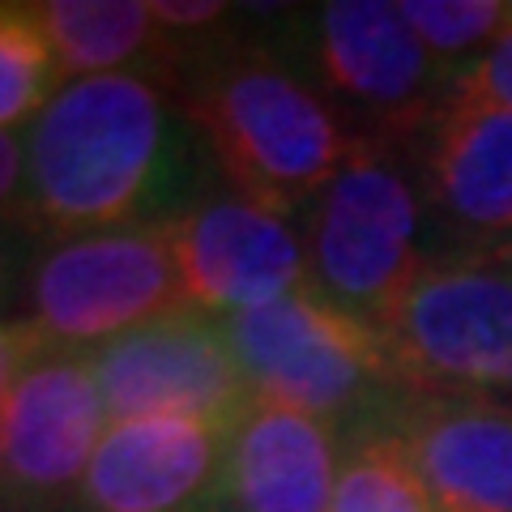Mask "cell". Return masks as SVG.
<instances>
[{
  "instance_id": "6da1fadb",
  "label": "cell",
  "mask_w": 512,
  "mask_h": 512,
  "mask_svg": "<svg viewBox=\"0 0 512 512\" xmlns=\"http://www.w3.org/2000/svg\"><path fill=\"white\" fill-rule=\"evenodd\" d=\"M184 124L146 73L64 82L26 141V222L56 244L188 210Z\"/></svg>"
},
{
  "instance_id": "7a4b0ae2",
  "label": "cell",
  "mask_w": 512,
  "mask_h": 512,
  "mask_svg": "<svg viewBox=\"0 0 512 512\" xmlns=\"http://www.w3.org/2000/svg\"><path fill=\"white\" fill-rule=\"evenodd\" d=\"M188 52L175 103L227 188L282 214L308 210L359 150V133L291 52L269 43Z\"/></svg>"
},
{
  "instance_id": "3957f363",
  "label": "cell",
  "mask_w": 512,
  "mask_h": 512,
  "mask_svg": "<svg viewBox=\"0 0 512 512\" xmlns=\"http://www.w3.org/2000/svg\"><path fill=\"white\" fill-rule=\"evenodd\" d=\"M256 402L338 427L342 436L393 414L402 380L380 329L303 286L261 308L222 316Z\"/></svg>"
},
{
  "instance_id": "277c9868",
  "label": "cell",
  "mask_w": 512,
  "mask_h": 512,
  "mask_svg": "<svg viewBox=\"0 0 512 512\" xmlns=\"http://www.w3.org/2000/svg\"><path fill=\"white\" fill-rule=\"evenodd\" d=\"M427 201L406 146L359 141L350 163L303 214L312 291L380 329L431 261Z\"/></svg>"
},
{
  "instance_id": "5b68a950",
  "label": "cell",
  "mask_w": 512,
  "mask_h": 512,
  "mask_svg": "<svg viewBox=\"0 0 512 512\" xmlns=\"http://www.w3.org/2000/svg\"><path fill=\"white\" fill-rule=\"evenodd\" d=\"M402 389L512 402V248H453L419 269L380 320Z\"/></svg>"
},
{
  "instance_id": "8992f818",
  "label": "cell",
  "mask_w": 512,
  "mask_h": 512,
  "mask_svg": "<svg viewBox=\"0 0 512 512\" xmlns=\"http://www.w3.org/2000/svg\"><path fill=\"white\" fill-rule=\"evenodd\" d=\"M291 26L299 30L291 56L359 141L410 150L453 86L389 0H329Z\"/></svg>"
},
{
  "instance_id": "52a82bcc",
  "label": "cell",
  "mask_w": 512,
  "mask_h": 512,
  "mask_svg": "<svg viewBox=\"0 0 512 512\" xmlns=\"http://www.w3.org/2000/svg\"><path fill=\"white\" fill-rule=\"evenodd\" d=\"M180 308L192 303L171 218L56 239L30 274V320L64 350H94Z\"/></svg>"
},
{
  "instance_id": "ba28073f",
  "label": "cell",
  "mask_w": 512,
  "mask_h": 512,
  "mask_svg": "<svg viewBox=\"0 0 512 512\" xmlns=\"http://www.w3.org/2000/svg\"><path fill=\"white\" fill-rule=\"evenodd\" d=\"M111 423L201 419L235 427L256 402L222 316L180 308L90 350Z\"/></svg>"
},
{
  "instance_id": "9c48e42d",
  "label": "cell",
  "mask_w": 512,
  "mask_h": 512,
  "mask_svg": "<svg viewBox=\"0 0 512 512\" xmlns=\"http://www.w3.org/2000/svg\"><path fill=\"white\" fill-rule=\"evenodd\" d=\"M103 419L90 350L47 346L0 406V500L18 512L77 508Z\"/></svg>"
},
{
  "instance_id": "30bf717a",
  "label": "cell",
  "mask_w": 512,
  "mask_h": 512,
  "mask_svg": "<svg viewBox=\"0 0 512 512\" xmlns=\"http://www.w3.org/2000/svg\"><path fill=\"white\" fill-rule=\"evenodd\" d=\"M188 303L235 316L312 286L308 244L291 214L222 188L171 218Z\"/></svg>"
},
{
  "instance_id": "8fae6325",
  "label": "cell",
  "mask_w": 512,
  "mask_h": 512,
  "mask_svg": "<svg viewBox=\"0 0 512 512\" xmlns=\"http://www.w3.org/2000/svg\"><path fill=\"white\" fill-rule=\"evenodd\" d=\"M410 154L427 214L461 248L512 244V111L448 90Z\"/></svg>"
},
{
  "instance_id": "7c38bea8",
  "label": "cell",
  "mask_w": 512,
  "mask_h": 512,
  "mask_svg": "<svg viewBox=\"0 0 512 512\" xmlns=\"http://www.w3.org/2000/svg\"><path fill=\"white\" fill-rule=\"evenodd\" d=\"M231 431L201 419L111 423L77 512H218Z\"/></svg>"
},
{
  "instance_id": "4fadbf2b",
  "label": "cell",
  "mask_w": 512,
  "mask_h": 512,
  "mask_svg": "<svg viewBox=\"0 0 512 512\" xmlns=\"http://www.w3.org/2000/svg\"><path fill=\"white\" fill-rule=\"evenodd\" d=\"M389 423L440 512H512V402L406 389Z\"/></svg>"
},
{
  "instance_id": "5bb4252c",
  "label": "cell",
  "mask_w": 512,
  "mask_h": 512,
  "mask_svg": "<svg viewBox=\"0 0 512 512\" xmlns=\"http://www.w3.org/2000/svg\"><path fill=\"white\" fill-rule=\"evenodd\" d=\"M346 436L312 414L252 402L231 431L218 512H329Z\"/></svg>"
},
{
  "instance_id": "9a60e30c",
  "label": "cell",
  "mask_w": 512,
  "mask_h": 512,
  "mask_svg": "<svg viewBox=\"0 0 512 512\" xmlns=\"http://www.w3.org/2000/svg\"><path fill=\"white\" fill-rule=\"evenodd\" d=\"M35 18L52 39L69 82L128 73L124 64L141 60L154 47L175 52V43L163 39L167 30L154 22V5H137V0H47L35 5Z\"/></svg>"
},
{
  "instance_id": "2e32d148",
  "label": "cell",
  "mask_w": 512,
  "mask_h": 512,
  "mask_svg": "<svg viewBox=\"0 0 512 512\" xmlns=\"http://www.w3.org/2000/svg\"><path fill=\"white\" fill-rule=\"evenodd\" d=\"M329 512H440L389 414L346 431L342 474Z\"/></svg>"
},
{
  "instance_id": "e0dca14e",
  "label": "cell",
  "mask_w": 512,
  "mask_h": 512,
  "mask_svg": "<svg viewBox=\"0 0 512 512\" xmlns=\"http://www.w3.org/2000/svg\"><path fill=\"white\" fill-rule=\"evenodd\" d=\"M60 60L43 35L35 5H0V133L39 120L60 94Z\"/></svg>"
},
{
  "instance_id": "ac0fdd59",
  "label": "cell",
  "mask_w": 512,
  "mask_h": 512,
  "mask_svg": "<svg viewBox=\"0 0 512 512\" xmlns=\"http://www.w3.org/2000/svg\"><path fill=\"white\" fill-rule=\"evenodd\" d=\"M402 13L448 77L466 73L512 22L504 0H406Z\"/></svg>"
},
{
  "instance_id": "d6986e66",
  "label": "cell",
  "mask_w": 512,
  "mask_h": 512,
  "mask_svg": "<svg viewBox=\"0 0 512 512\" xmlns=\"http://www.w3.org/2000/svg\"><path fill=\"white\" fill-rule=\"evenodd\" d=\"M453 94H466V99L478 103H491V107H504L512 111V22L500 39H495L483 56H478L466 73L453 77Z\"/></svg>"
},
{
  "instance_id": "ffe728a7",
  "label": "cell",
  "mask_w": 512,
  "mask_h": 512,
  "mask_svg": "<svg viewBox=\"0 0 512 512\" xmlns=\"http://www.w3.org/2000/svg\"><path fill=\"white\" fill-rule=\"evenodd\" d=\"M47 346L52 342L35 329V320H0V406H5V397L13 384H18V376Z\"/></svg>"
},
{
  "instance_id": "44dd1931",
  "label": "cell",
  "mask_w": 512,
  "mask_h": 512,
  "mask_svg": "<svg viewBox=\"0 0 512 512\" xmlns=\"http://www.w3.org/2000/svg\"><path fill=\"white\" fill-rule=\"evenodd\" d=\"M227 5H218V0H192V5H175V0H158L154 5V22L163 30H210V26H222L227 18Z\"/></svg>"
},
{
  "instance_id": "7402d4cb",
  "label": "cell",
  "mask_w": 512,
  "mask_h": 512,
  "mask_svg": "<svg viewBox=\"0 0 512 512\" xmlns=\"http://www.w3.org/2000/svg\"><path fill=\"white\" fill-rule=\"evenodd\" d=\"M26 192V146L13 133H0V205L22 201Z\"/></svg>"
},
{
  "instance_id": "603a6c76",
  "label": "cell",
  "mask_w": 512,
  "mask_h": 512,
  "mask_svg": "<svg viewBox=\"0 0 512 512\" xmlns=\"http://www.w3.org/2000/svg\"><path fill=\"white\" fill-rule=\"evenodd\" d=\"M9 274H13V252L5 244V235H0V295H5V286H9Z\"/></svg>"
},
{
  "instance_id": "cb8c5ba5",
  "label": "cell",
  "mask_w": 512,
  "mask_h": 512,
  "mask_svg": "<svg viewBox=\"0 0 512 512\" xmlns=\"http://www.w3.org/2000/svg\"><path fill=\"white\" fill-rule=\"evenodd\" d=\"M508 248H512V244H508Z\"/></svg>"
}]
</instances>
